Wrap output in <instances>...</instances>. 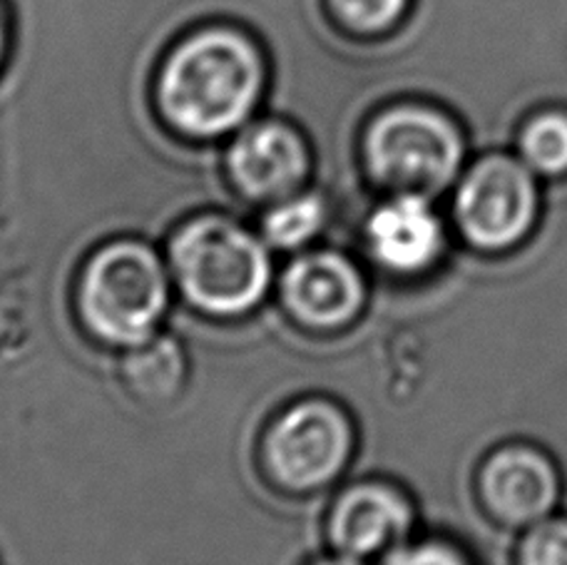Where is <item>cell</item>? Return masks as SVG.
<instances>
[{
    "instance_id": "1",
    "label": "cell",
    "mask_w": 567,
    "mask_h": 565,
    "mask_svg": "<svg viewBox=\"0 0 567 565\" xmlns=\"http://www.w3.org/2000/svg\"><path fill=\"white\" fill-rule=\"evenodd\" d=\"M267 88L265 53L231 25L199 28L162 60L157 105L167 125L187 137H219L241 127Z\"/></svg>"
},
{
    "instance_id": "2",
    "label": "cell",
    "mask_w": 567,
    "mask_h": 565,
    "mask_svg": "<svg viewBox=\"0 0 567 565\" xmlns=\"http://www.w3.org/2000/svg\"><path fill=\"white\" fill-rule=\"evenodd\" d=\"M169 267L192 307L212 317H239L267 295L271 261L267 247L217 215L189 219L169 242Z\"/></svg>"
},
{
    "instance_id": "3",
    "label": "cell",
    "mask_w": 567,
    "mask_h": 565,
    "mask_svg": "<svg viewBox=\"0 0 567 565\" xmlns=\"http://www.w3.org/2000/svg\"><path fill=\"white\" fill-rule=\"evenodd\" d=\"M167 299L165 267L140 242H113L97 249L78 289V307L90 335L130 349L155 337Z\"/></svg>"
},
{
    "instance_id": "4",
    "label": "cell",
    "mask_w": 567,
    "mask_h": 565,
    "mask_svg": "<svg viewBox=\"0 0 567 565\" xmlns=\"http://www.w3.org/2000/svg\"><path fill=\"white\" fill-rule=\"evenodd\" d=\"M363 163L377 183L396 195H431L458 175L463 140L439 110L399 105L371 120Z\"/></svg>"
},
{
    "instance_id": "5",
    "label": "cell",
    "mask_w": 567,
    "mask_h": 565,
    "mask_svg": "<svg viewBox=\"0 0 567 565\" xmlns=\"http://www.w3.org/2000/svg\"><path fill=\"white\" fill-rule=\"evenodd\" d=\"M353 446L351 423L329 401H301L271 423L265 466L281 489L311 493L327 489L347 469Z\"/></svg>"
},
{
    "instance_id": "6",
    "label": "cell",
    "mask_w": 567,
    "mask_h": 565,
    "mask_svg": "<svg viewBox=\"0 0 567 565\" xmlns=\"http://www.w3.org/2000/svg\"><path fill=\"white\" fill-rule=\"evenodd\" d=\"M538 212L533 170L518 160L493 155L481 160L455 195V222L471 245L508 249L520 242Z\"/></svg>"
},
{
    "instance_id": "7",
    "label": "cell",
    "mask_w": 567,
    "mask_h": 565,
    "mask_svg": "<svg viewBox=\"0 0 567 565\" xmlns=\"http://www.w3.org/2000/svg\"><path fill=\"white\" fill-rule=\"evenodd\" d=\"M311 167L307 140L279 120L241 130L229 145L227 173L241 197L277 202L301 192Z\"/></svg>"
},
{
    "instance_id": "8",
    "label": "cell",
    "mask_w": 567,
    "mask_h": 565,
    "mask_svg": "<svg viewBox=\"0 0 567 565\" xmlns=\"http://www.w3.org/2000/svg\"><path fill=\"white\" fill-rule=\"evenodd\" d=\"M289 315L309 329H341L367 301V285L353 261L339 251H309L289 265L281 279Z\"/></svg>"
},
{
    "instance_id": "9",
    "label": "cell",
    "mask_w": 567,
    "mask_h": 565,
    "mask_svg": "<svg viewBox=\"0 0 567 565\" xmlns=\"http://www.w3.org/2000/svg\"><path fill=\"white\" fill-rule=\"evenodd\" d=\"M411 523V508L399 491L379 483H361L333 503L329 541L339 556L363 563L399 551Z\"/></svg>"
},
{
    "instance_id": "10",
    "label": "cell",
    "mask_w": 567,
    "mask_h": 565,
    "mask_svg": "<svg viewBox=\"0 0 567 565\" xmlns=\"http://www.w3.org/2000/svg\"><path fill=\"white\" fill-rule=\"evenodd\" d=\"M481 493L488 511L508 526L540 523L555 508L560 481L553 463L533 449H505L485 461Z\"/></svg>"
},
{
    "instance_id": "11",
    "label": "cell",
    "mask_w": 567,
    "mask_h": 565,
    "mask_svg": "<svg viewBox=\"0 0 567 565\" xmlns=\"http://www.w3.org/2000/svg\"><path fill=\"white\" fill-rule=\"evenodd\" d=\"M371 257L396 275H419L439 259L443 227L423 195H396L367 225Z\"/></svg>"
},
{
    "instance_id": "12",
    "label": "cell",
    "mask_w": 567,
    "mask_h": 565,
    "mask_svg": "<svg viewBox=\"0 0 567 565\" xmlns=\"http://www.w3.org/2000/svg\"><path fill=\"white\" fill-rule=\"evenodd\" d=\"M123 379L127 389L147 401H165L175 397L185 381V357L175 339H147L133 347L123 361Z\"/></svg>"
},
{
    "instance_id": "13",
    "label": "cell",
    "mask_w": 567,
    "mask_h": 565,
    "mask_svg": "<svg viewBox=\"0 0 567 565\" xmlns=\"http://www.w3.org/2000/svg\"><path fill=\"white\" fill-rule=\"evenodd\" d=\"M323 222H327V207L321 197L297 192L269 209L265 237L279 249H297L319 235Z\"/></svg>"
},
{
    "instance_id": "14",
    "label": "cell",
    "mask_w": 567,
    "mask_h": 565,
    "mask_svg": "<svg viewBox=\"0 0 567 565\" xmlns=\"http://www.w3.org/2000/svg\"><path fill=\"white\" fill-rule=\"evenodd\" d=\"M520 153L535 173H567V115L543 113L533 117L520 135Z\"/></svg>"
},
{
    "instance_id": "15",
    "label": "cell",
    "mask_w": 567,
    "mask_h": 565,
    "mask_svg": "<svg viewBox=\"0 0 567 565\" xmlns=\"http://www.w3.org/2000/svg\"><path fill=\"white\" fill-rule=\"evenodd\" d=\"M327 6L349 33L379 35L399 23L409 0H327Z\"/></svg>"
},
{
    "instance_id": "16",
    "label": "cell",
    "mask_w": 567,
    "mask_h": 565,
    "mask_svg": "<svg viewBox=\"0 0 567 565\" xmlns=\"http://www.w3.org/2000/svg\"><path fill=\"white\" fill-rule=\"evenodd\" d=\"M518 565H567V521L535 523L520 543Z\"/></svg>"
},
{
    "instance_id": "17",
    "label": "cell",
    "mask_w": 567,
    "mask_h": 565,
    "mask_svg": "<svg viewBox=\"0 0 567 565\" xmlns=\"http://www.w3.org/2000/svg\"><path fill=\"white\" fill-rule=\"evenodd\" d=\"M383 565H468L458 551H453L443 543H421L393 551Z\"/></svg>"
},
{
    "instance_id": "18",
    "label": "cell",
    "mask_w": 567,
    "mask_h": 565,
    "mask_svg": "<svg viewBox=\"0 0 567 565\" xmlns=\"http://www.w3.org/2000/svg\"><path fill=\"white\" fill-rule=\"evenodd\" d=\"M6 0H0V70L6 65V55H8V13H6Z\"/></svg>"
},
{
    "instance_id": "19",
    "label": "cell",
    "mask_w": 567,
    "mask_h": 565,
    "mask_svg": "<svg viewBox=\"0 0 567 565\" xmlns=\"http://www.w3.org/2000/svg\"><path fill=\"white\" fill-rule=\"evenodd\" d=\"M313 565H363V563H359V561H353V558H347V556H333V558H321V561H317Z\"/></svg>"
}]
</instances>
